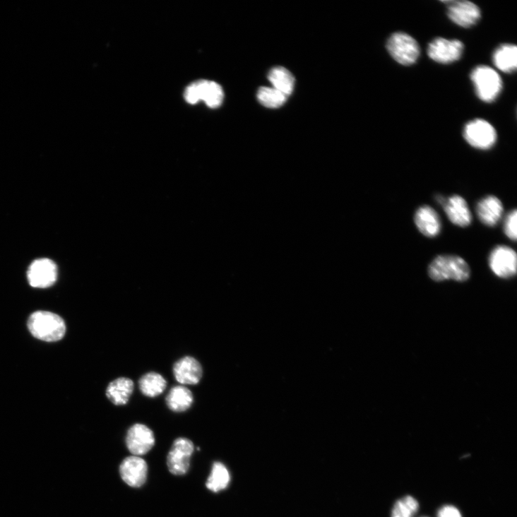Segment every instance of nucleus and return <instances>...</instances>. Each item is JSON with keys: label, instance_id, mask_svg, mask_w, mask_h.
<instances>
[{"label": "nucleus", "instance_id": "8", "mask_svg": "<svg viewBox=\"0 0 517 517\" xmlns=\"http://www.w3.org/2000/svg\"><path fill=\"white\" fill-rule=\"evenodd\" d=\"M463 49V42L458 40L437 37L429 42L427 54L437 63L448 64L460 59Z\"/></svg>", "mask_w": 517, "mask_h": 517}, {"label": "nucleus", "instance_id": "18", "mask_svg": "<svg viewBox=\"0 0 517 517\" xmlns=\"http://www.w3.org/2000/svg\"><path fill=\"white\" fill-rule=\"evenodd\" d=\"M134 382L126 377L114 379L108 385L106 391L107 398L117 406L125 405L134 391Z\"/></svg>", "mask_w": 517, "mask_h": 517}, {"label": "nucleus", "instance_id": "5", "mask_svg": "<svg viewBox=\"0 0 517 517\" xmlns=\"http://www.w3.org/2000/svg\"><path fill=\"white\" fill-rule=\"evenodd\" d=\"M463 137L470 146L480 150L492 148L497 140L495 128L489 122L482 119L469 121L465 126Z\"/></svg>", "mask_w": 517, "mask_h": 517}, {"label": "nucleus", "instance_id": "3", "mask_svg": "<svg viewBox=\"0 0 517 517\" xmlns=\"http://www.w3.org/2000/svg\"><path fill=\"white\" fill-rule=\"evenodd\" d=\"M478 97L483 102L495 101L501 93L503 83L499 74L487 66H479L470 74Z\"/></svg>", "mask_w": 517, "mask_h": 517}, {"label": "nucleus", "instance_id": "9", "mask_svg": "<svg viewBox=\"0 0 517 517\" xmlns=\"http://www.w3.org/2000/svg\"><path fill=\"white\" fill-rule=\"evenodd\" d=\"M492 272L501 278H510L516 274V251L506 246H498L491 252L489 258Z\"/></svg>", "mask_w": 517, "mask_h": 517}, {"label": "nucleus", "instance_id": "21", "mask_svg": "<svg viewBox=\"0 0 517 517\" xmlns=\"http://www.w3.org/2000/svg\"><path fill=\"white\" fill-rule=\"evenodd\" d=\"M167 381L160 374L149 372L143 375L139 381L141 393L148 398H156L164 393Z\"/></svg>", "mask_w": 517, "mask_h": 517}, {"label": "nucleus", "instance_id": "10", "mask_svg": "<svg viewBox=\"0 0 517 517\" xmlns=\"http://www.w3.org/2000/svg\"><path fill=\"white\" fill-rule=\"evenodd\" d=\"M155 443V435L146 425L138 423L128 429L126 444L129 452L136 456L147 454Z\"/></svg>", "mask_w": 517, "mask_h": 517}, {"label": "nucleus", "instance_id": "24", "mask_svg": "<svg viewBox=\"0 0 517 517\" xmlns=\"http://www.w3.org/2000/svg\"><path fill=\"white\" fill-rule=\"evenodd\" d=\"M287 96L273 88H262L258 90L257 99L263 106L268 108H278L287 101Z\"/></svg>", "mask_w": 517, "mask_h": 517}, {"label": "nucleus", "instance_id": "6", "mask_svg": "<svg viewBox=\"0 0 517 517\" xmlns=\"http://www.w3.org/2000/svg\"><path fill=\"white\" fill-rule=\"evenodd\" d=\"M194 451L191 441L186 438L177 439L168 453L167 464L170 472L176 476H183L190 467V460Z\"/></svg>", "mask_w": 517, "mask_h": 517}, {"label": "nucleus", "instance_id": "19", "mask_svg": "<svg viewBox=\"0 0 517 517\" xmlns=\"http://www.w3.org/2000/svg\"><path fill=\"white\" fill-rule=\"evenodd\" d=\"M191 391L184 385L172 387L166 397L167 408L174 412H184L189 410L194 403Z\"/></svg>", "mask_w": 517, "mask_h": 517}, {"label": "nucleus", "instance_id": "17", "mask_svg": "<svg viewBox=\"0 0 517 517\" xmlns=\"http://www.w3.org/2000/svg\"><path fill=\"white\" fill-rule=\"evenodd\" d=\"M503 211L501 201L494 196H489L482 199L477 207L479 219L488 227H494L498 224L502 217Z\"/></svg>", "mask_w": 517, "mask_h": 517}, {"label": "nucleus", "instance_id": "12", "mask_svg": "<svg viewBox=\"0 0 517 517\" xmlns=\"http://www.w3.org/2000/svg\"><path fill=\"white\" fill-rule=\"evenodd\" d=\"M448 5V18L462 28H470L481 18L480 8L470 1H444Z\"/></svg>", "mask_w": 517, "mask_h": 517}, {"label": "nucleus", "instance_id": "23", "mask_svg": "<svg viewBox=\"0 0 517 517\" xmlns=\"http://www.w3.org/2000/svg\"><path fill=\"white\" fill-rule=\"evenodd\" d=\"M230 482V475L227 467L220 462L213 463L211 473L206 482V487L217 493L225 489Z\"/></svg>", "mask_w": 517, "mask_h": 517}, {"label": "nucleus", "instance_id": "22", "mask_svg": "<svg viewBox=\"0 0 517 517\" xmlns=\"http://www.w3.org/2000/svg\"><path fill=\"white\" fill-rule=\"evenodd\" d=\"M268 78L274 89L287 97L292 94L295 85V78L287 69L283 67H275L271 71Z\"/></svg>", "mask_w": 517, "mask_h": 517}, {"label": "nucleus", "instance_id": "13", "mask_svg": "<svg viewBox=\"0 0 517 517\" xmlns=\"http://www.w3.org/2000/svg\"><path fill=\"white\" fill-rule=\"evenodd\" d=\"M172 370L177 381L184 386L198 384L203 375L200 362L192 357H185L179 359Z\"/></svg>", "mask_w": 517, "mask_h": 517}, {"label": "nucleus", "instance_id": "7", "mask_svg": "<svg viewBox=\"0 0 517 517\" xmlns=\"http://www.w3.org/2000/svg\"><path fill=\"white\" fill-rule=\"evenodd\" d=\"M27 278L32 287H50L57 281L58 267L50 258H37L30 264Z\"/></svg>", "mask_w": 517, "mask_h": 517}, {"label": "nucleus", "instance_id": "1", "mask_svg": "<svg viewBox=\"0 0 517 517\" xmlns=\"http://www.w3.org/2000/svg\"><path fill=\"white\" fill-rule=\"evenodd\" d=\"M28 326L34 337L47 342L60 340L66 331L64 321L59 316L48 311L32 314L29 318Z\"/></svg>", "mask_w": 517, "mask_h": 517}, {"label": "nucleus", "instance_id": "15", "mask_svg": "<svg viewBox=\"0 0 517 517\" xmlns=\"http://www.w3.org/2000/svg\"><path fill=\"white\" fill-rule=\"evenodd\" d=\"M450 221L455 225L465 227L472 222V215L465 200L460 196H453L444 205Z\"/></svg>", "mask_w": 517, "mask_h": 517}, {"label": "nucleus", "instance_id": "26", "mask_svg": "<svg viewBox=\"0 0 517 517\" xmlns=\"http://www.w3.org/2000/svg\"><path fill=\"white\" fill-rule=\"evenodd\" d=\"M516 221L517 211L514 209L507 215L504 227L506 236L514 242L516 241L517 238Z\"/></svg>", "mask_w": 517, "mask_h": 517}, {"label": "nucleus", "instance_id": "16", "mask_svg": "<svg viewBox=\"0 0 517 517\" xmlns=\"http://www.w3.org/2000/svg\"><path fill=\"white\" fill-rule=\"evenodd\" d=\"M198 101H203L213 109L221 106L224 100V91L222 86L214 81L200 80L193 83Z\"/></svg>", "mask_w": 517, "mask_h": 517}, {"label": "nucleus", "instance_id": "11", "mask_svg": "<svg viewBox=\"0 0 517 517\" xmlns=\"http://www.w3.org/2000/svg\"><path fill=\"white\" fill-rule=\"evenodd\" d=\"M148 464L138 456L126 458L120 465L119 473L122 480L129 487L140 488L145 485L148 477Z\"/></svg>", "mask_w": 517, "mask_h": 517}, {"label": "nucleus", "instance_id": "25", "mask_svg": "<svg viewBox=\"0 0 517 517\" xmlns=\"http://www.w3.org/2000/svg\"><path fill=\"white\" fill-rule=\"evenodd\" d=\"M419 508L418 502L412 497L398 501L393 508L392 517H412Z\"/></svg>", "mask_w": 517, "mask_h": 517}, {"label": "nucleus", "instance_id": "27", "mask_svg": "<svg viewBox=\"0 0 517 517\" xmlns=\"http://www.w3.org/2000/svg\"><path fill=\"white\" fill-rule=\"evenodd\" d=\"M438 517H462V516L456 507L446 506L439 510Z\"/></svg>", "mask_w": 517, "mask_h": 517}, {"label": "nucleus", "instance_id": "20", "mask_svg": "<svg viewBox=\"0 0 517 517\" xmlns=\"http://www.w3.org/2000/svg\"><path fill=\"white\" fill-rule=\"evenodd\" d=\"M493 61L495 66L506 73H513L517 66V48L512 44H503L494 53Z\"/></svg>", "mask_w": 517, "mask_h": 517}, {"label": "nucleus", "instance_id": "14", "mask_svg": "<svg viewBox=\"0 0 517 517\" xmlns=\"http://www.w3.org/2000/svg\"><path fill=\"white\" fill-rule=\"evenodd\" d=\"M415 222L419 231L425 237H434L441 230V222L438 213L428 206L418 208L415 215Z\"/></svg>", "mask_w": 517, "mask_h": 517}, {"label": "nucleus", "instance_id": "2", "mask_svg": "<svg viewBox=\"0 0 517 517\" xmlns=\"http://www.w3.org/2000/svg\"><path fill=\"white\" fill-rule=\"evenodd\" d=\"M428 274L431 279L437 282L446 280L463 282L469 278L470 272L463 258L455 255H440L429 265Z\"/></svg>", "mask_w": 517, "mask_h": 517}, {"label": "nucleus", "instance_id": "4", "mask_svg": "<svg viewBox=\"0 0 517 517\" xmlns=\"http://www.w3.org/2000/svg\"><path fill=\"white\" fill-rule=\"evenodd\" d=\"M386 49L400 64H414L420 54L417 42L410 35L399 32L393 33L386 42Z\"/></svg>", "mask_w": 517, "mask_h": 517}]
</instances>
